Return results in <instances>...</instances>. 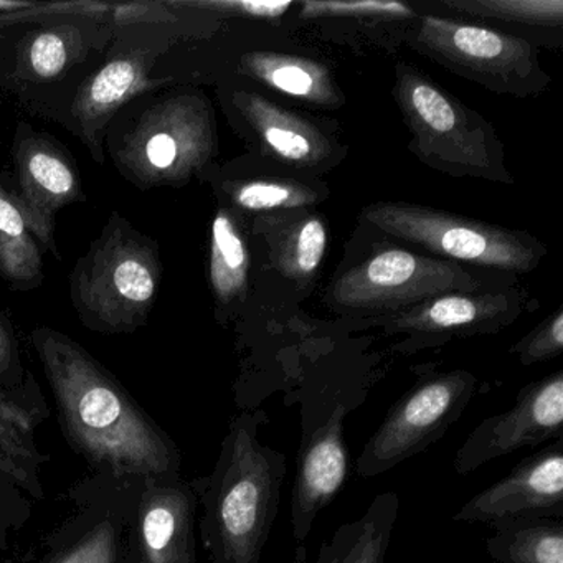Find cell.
Returning <instances> with one entry per match:
<instances>
[{
	"label": "cell",
	"instance_id": "cell-1",
	"mask_svg": "<svg viewBox=\"0 0 563 563\" xmlns=\"http://www.w3.org/2000/svg\"><path fill=\"white\" fill-rule=\"evenodd\" d=\"M32 339L80 453L118 476L177 477L176 444L84 347L48 328Z\"/></svg>",
	"mask_w": 563,
	"mask_h": 563
},
{
	"label": "cell",
	"instance_id": "cell-2",
	"mask_svg": "<svg viewBox=\"0 0 563 563\" xmlns=\"http://www.w3.org/2000/svg\"><path fill=\"white\" fill-rule=\"evenodd\" d=\"M269 423L262 408L230 421L219 460L209 476L194 481L203 507V547L213 563H260L282 503L286 454L260 440Z\"/></svg>",
	"mask_w": 563,
	"mask_h": 563
},
{
	"label": "cell",
	"instance_id": "cell-3",
	"mask_svg": "<svg viewBox=\"0 0 563 563\" xmlns=\"http://www.w3.org/2000/svg\"><path fill=\"white\" fill-rule=\"evenodd\" d=\"M161 275L156 243L113 213L71 273V301L88 328L133 332L153 308Z\"/></svg>",
	"mask_w": 563,
	"mask_h": 563
},
{
	"label": "cell",
	"instance_id": "cell-4",
	"mask_svg": "<svg viewBox=\"0 0 563 563\" xmlns=\"http://www.w3.org/2000/svg\"><path fill=\"white\" fill-rule=\"evenodd\" d=\"M367 397L365 380H308L298 391L299 438L291 493L292 537L302 545L349 474L345 418Z\"/></svg>",
	"mask_w": 563,
	"mask_h": 563
},
{
	"label": "cell",
	"instance_id": "cell-5",
	"mask_svg": "<svg viewBox=\"0 0 563 563\" xmlns=\"http://www.w3.org/2000/svg\"><path fill=\"white\" fill-rule=\"evenodd\" d=\"M395 100L411 131V151L451 176L512 183L496 133L484 118L454 100L410 65L397 68Z\"/></svg>",
	"mask_w": 563,
	"mask_h": 563
},
{
	"label": "cell",
	"instance_id": "cell-6",
	"mask_svg": "<svg viewBox=\"0 0 563 563\" xmlns=\"http://www.w3.org/2000/svg\"><path fill=\"white\" fill-rule=\"evenodd\" d=\"M362 219L375 229L434 255L503 272L527 273L543 256L539 242L526 233L464 219L430 207L400 202L372 203Z\"/></svg>",
	"mask_w": 563,
	"mask_h": 563
},
{
	"label": "cell",
	"instance_id": "cell-7",
	"mask_svg": "<svg viewBox=\"0 0 563 563\" xmlns=\"http://www.w3.org/2000/svg\"><path fill=\"white\" fill-rule=\"evenodd\" d=\"M471 372L451 371L418 382L385 415L355 461L361 477H375L427 451L463 417L476 394Z\"/></svg>",
	"mask_w": 563,
	"mask_h": 563
},
{
	"label": "cell",
	"instance_id": "cell-8",
	"mask_svg": "<svg viewBox=\"0 0 563 563\" xmlns=\"http://www.w3.org/2000/svg\"><path fill=\"white\" fill-rule=\"evenodd\" d=\"M209 104L194 95H179L151 108L118 154L124 174L143 186L183 184L200 173L213 154Z\"/></svg>",
	"mask_w": 563,
	"mask_h": 563
},
{
	"label": "cell",
	"instance_id": "cell-9",
	"mask_svg": "<svg viewBox=\"0 0 563 563\" xmlns=\"http://www.w3.org/2000/svg\"><path fill=\"white\" fill-rule=\"evenodd\" d=\"M415 47L463 77L499 93L526 95L547 81L536 52L522 38L451 19H418Z\"/></svg>",
	"mask_w": 563,
	"mask_h": 563
},
{
	"label": "cell",
	"instance_id": "cell-10",
	"mask_svg": "<svg viewBox=\"0 0 563 563\" xmlns=\"http://www.w3.org/2000/svg\"><path fill=\"white\" fill-rule=\"evenodd\" d=\"M479 285L476 276L450 260L390 249L342 273L332 286V301L342 309L382 312L448 292H474Z\"/></svg>",
	"mask_w": 563,
	"mask_h": 563
},
{
	"label": "cell",
	"instance_id": "cell-11",
	"mask_svg": "<svg viewBox=\"0 0 563 563\" xmlns=\"http://www.w3.org/2000/svg\"><path fill=\"white\" fill-rule=\"evenodd\" d=\"M563 372L520 388L516 404L481 421L457 448L453 467L460 476L522 448L562 440Z\"/></svg>",
	"mask_w": 563,
	"mask_h": 563
},
{
	"label": "cell",
	"instance_id": "cell-12",
	"mask_svg": "<svg viewBox=\"0 0 563 563\" xmlns=\"http://www.w3.org/2000/svg\"><path fill=\"white\" fill-rule=\"evenodd\" d=\"M539 517L563 519V438L519 461L507 476L463 504L453 520L493 530Z\"/></svg>",
	"mask_w": 563,
	"mask_h": 563
},
{
	"label": "cell",
	"instance_id": "cell-13",
	"mask_svg": "<svg viewBox=\"0 0 563 563\" xmlns=\"http://www.w3.org/2000/svg\"><path fill=\"white\" fill-rule=\"evenodd\" d=\"M14 163L18 184L12 192L34 239L55 253V216L84 200L77 170L62 147L34 133L21 136Z\"/></svg>",
	"mask_w": 563,
	"mask_h": 563
},
{
	"label": "cell",
	"instance_id": "cell-14",
	"mask_svg": "<svg viewBox=\"0 0 563 563\" xmlns=\"http://www.w3.org/2000/svg\"><path fill=\"white\" fill-rule=\"evenodd\" d=\"M197 496L179 477L154 479L141 496L128 563H196Z\"/></svg>",
	"mask_w": 563,
	"mask_h": 563
},
{
	"label": "cell",
	"instance_id": "cell-15",
	"mask_svg": "<svg viewBox=\"0 0 563 563\" xmlns=\"http://www.w3.org/2000/svg\"><path fill=\"white\" fill-rule=\"evenodd\" d=\"M509 296L497 292H448L427 299L410 311L401 312L385 324L388 332L411 335L404 351H413L418 344L430 345L431 339L451 338L477 332H496L512 321Z\"/></svg>",
	"mask_w": 563,
	"mask_h": 563
},
{
	"label": "cell",
	"instance_id": "cell-16",
	"mask_svg": "<svg viewBox=\"0 0 563 563\" xmlns=\"http://www.w3.org/2000/svg\"><path fill=\"white\" fill-rule=\"evenodd\" d=\"M236 110L260 143L283 163L299 169H314L334 153L331 137L325 136L311 121L262 95L240 93L235 97Z\"/></svg>",
	"mask_w": 563,
	"mask_h": 563
},
{
	"label": "cell",
	"instance_id": "cell-17",
	"mask_svg": "<svg viewBox=\"0 0 563 563\" xmlns=\"http://www.w3.org/2000/svg\"><path fill=\"white\" fill-rule=\"evenodd\" d=\"M400 500L395 493H382L357 520L342 523L324 540L312 563H385Z\"/></svg>",
	"mask_w": 563,
	"mask_h": 563
},
{
	"label": "cell",
	"instance_id": "cell-18",
	"mask_svg": "<svg viewBox=\"0 0 563 563\" xmlns=\"http://www.w3.org/2000/svg\"><path fill=\"white\" fill-rule=\"evenodd\" d=\"M243 71L272 90L321 108H338L341 90L328 68L309 58L253 52L242 62Z\"/></svg>",
	"mask_w": 563,
	"mask_h": 563
},
{
	"label": "cell",
	"instance_id": "cell-19",
	"mask_svg": "<svg viewBox=\"0 0 563 563\" xmlns=\"http://www.w3.org/2000/svg\"><path fill=\"white\" fill-rule=\"evenodd\" d=\"M146 62L140 57H118L108 62L78 95L74 113L81 130L95 134L131 98L151 87Z\"/></svg>",
	"mask_w": 563,
	"mask_h": 563
},
{
	"label": "cell",
	"instance_id": "cell-20",
	"mask_svg": "<svg viewBox=\"0 0 563 563\" xmlns=\"http://www.w3.org/2000/svg\"><path fill=\"white\" fill-rule=\"evenodd\" d=\"M497 563H563V519H522L493 529L484 540Z\"/></svg>",
	"mask_w": 563,
	"mask_h": 563
},
{
	"label": "cell",
	"instance_id": "cell-21",
	"mask_svg": "<svg viewBox=\"0 0 563 563\" xmlns=\"http://www.w3.org/2000/svg\"><path fill=\"white\" fill-rule=\"evenodd\" d=\"M42 255L11 187L0 180V276L15 288L44 279Z\"/></svg>",
	"mask_w": 563,
	"mask_h": 563
},
{
	"label": "cell",
	"instance_id": "cell-22",
	"mask_svg": "<svg viewBox=\"0 0 563 563\" xmlns=\"http://www.w3.org/2000/svg\"><path fill=\"white\" fill-rule=\"evenodd\" d=\"M250 255L242 230L230 210L220 209L210 235L209 279L217 302L232 305L249 285Z\"/></svg>",
	"mask_w": 563,
	"mask_h": 563
},
{
	"label": "cell",
	"instance_id": "cell-23",
	"mask_svg": "<svg viewBox=\"0 0 563 563\" xmlns=\"http://www.w3.org/2000/svg\"><path fill=\"white\" fill-rule=\"evenodd\" d=\"M328 229L319 217L306 216L282 232L273 245V258L286 278L311 282L324 260Z\"/></svg>",
	"mask_w": 563,
	"mask_h": 563
},
{
	"label": "cell",
	"instance_id": "cell-24",
	"mask_svg": "<svg viewBox=\"0 0 563 563\" xmlns=\"http://www.w3.org/2000/svg\"><path fill=\"white\" fill-rule=\"evenodd\" d=\"M443 4L461 14L527 27L560 29L563 24L562 0H446Z\"/></svg>",
	"mask_w": 563,
	"mask_h": 563
},
{
	"label": "cell",
	"instance_id": "cell-25",
	"mask_svg": "<svg viewBox=\"0 0 563 563\" xmlns=\"http://www.w3.org/2000/svg\"><path fill=\"white\" fill-rule=\"evenodd\" d=\"M233 206L246 212L295 210L318 202V192L288 179L240 180L225 186Z\"/></svg>",
	"mask_w": 563,
	"mask_h": 563
},
{
	"label": "cell",
	"instance_id": "cell-26",
	"mask_svg": "<svg viewBox=\"0 0 563 563\" xmlns=\"http://www.w3.org/2000/svg\"><path fill=\"white\" fill-rule=\"evenodd\" d=\"M34 418L0 391V466L27 483L29 467L37 461Z\"/></svg>",
	"mask_w": 563,
	"mask_h": 563
},
{
	"label": "cell",
	"instance_id": "cell-27",
	"mask_svg": "<svg viewBox=\"0 0 563 563\" xmlns=\"http://www.w3.org/2000/svg\"><path fill=\"white\" fill-rule=\"evenodd\" d=\"M68 31L38 32L32 35L25 51V67L37 80H54L70 64L78 41Z\"/></svg>",
	"mask_w": 563,
	"mask_h": 563
},
{
	"label": "cell",
	"instance_id": "cell-28",
	"mask_svg": "<svg viewBox=\"0 0 563 563\" xmlns=\"http://www.w3.org/2000/svg\"><path fill=\"white\" fill-rule=\"evenodd\" d=\"M306 19H411L417 18L410 5L395 0H364V2H318L306 0L299 4Z\"/></svg>",
	"mask_w": 563,
	"mask_h": 563
},
{
	"label": "cell",
	"instance_id": "cell-29",
	"mask_svg": "<svg viewBox=\"0 0 563 563\" xmlns=\"http://www.w3.org/2000/svg\"><path fill=\"white\" fill-rule=\"evenodd\" d=\"M121 555V536L113 522H103L62 553L55 563H118Z\"/></svg>",
	"mask_w": 563,
	"mask_h": 563
},
{
	"label": "cell",
	"instance_id": "cell-30",
	"mask_svg": "<svg viewBox=\"0 0 563 563\" xmlns=\"http://www.w3.org/2000/svg\"><path fill=\"white\" fill-rule=\"evenodd\" d=\"M512 354L519 355L520 364L532 365L559 357L563 352V311L556 309L539 328L517 342Z\"/></svg>",
	"mask_w": 563,
	"mask_h": 563
},
{
	"label": "cell",
	"instance_id": "cell-31",
	"mask_svg": "<svg viewBox=\"0 0 563 563\" xmlns=\"http://www.w3.org/2000/svg\"><path fill=\"white\" fill-rule=\"evenodd\" d=\"M192 8H202L216 14L252 21H275L288 14L295 2H252V0H216V2H192Z\"/></svg>",
	"mask_w": 563,
	"mask_h": 563
},
{
	"label": "cell",
	"instance_id": "cell-32",
	"mask_svg": "<svg viewBox=\"0 0 563 563\" xmlns=\"http://www.w3.org/2000/svg\"><path fill=\"white\" fill-rule=\"evenodd\" d=\"M19 367L18 341L4 314H0V375Z\"/></svg>",
	"mask_w": 563,
	"mask_h": 563
},
{
	"label": "cell",
	"instance_id": "cell-33",
	"mask_svg": "<svg viewBox=\"0 0 563 563\" xmlns=\"http://www.w3.org/2000/svg\"><path fill=\"white\" fill-rule=\"evenodd\" d=\"M32 8L27 2H0V11H9V9Z\"/></svg>",
	"mask_w": 563,
	"mask_h": 563
}]
</instances>
